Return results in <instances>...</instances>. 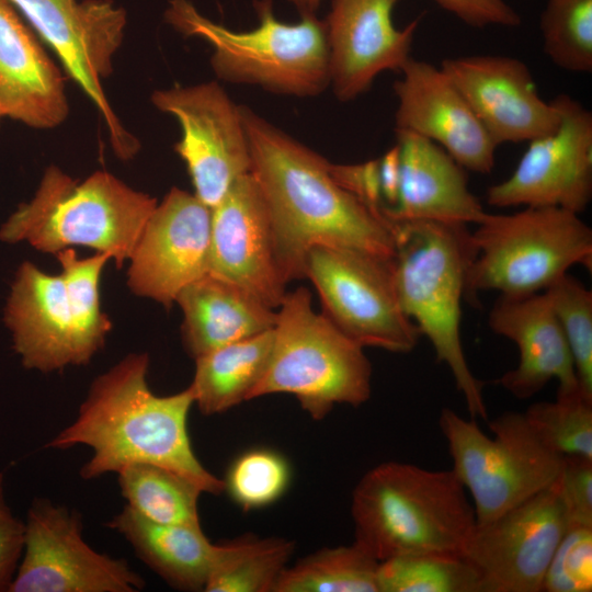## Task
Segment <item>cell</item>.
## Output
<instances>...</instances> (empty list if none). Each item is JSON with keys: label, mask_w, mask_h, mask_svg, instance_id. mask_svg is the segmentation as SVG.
I'll return each mask as SVG.
<instances>
[{"label": "cell", "mask_w": 592, "mask_h": 592, "mask_svg": "<svg viewBox=\"0 0 592 592\" xmlns=\"http://www.w3.org/2000/svg\"><path fill=\"white\" fill-rule=\"evenodd\" d=\"M251 167L275 232L287 283L305 278L314 247L396 254L390 223L341 187L329 161L247 106L240 105Z\"/></svg>", "instance_id": "6da1fadb"}, {"label": "cell", "mask_w": 592, "mask_h": 592, "mask_svg": "<svg viewBox=\"0 0 592 592\" xmlns=\"http://www.w3.org/2000/svg\"><path fill=\"white\" fill-rule=\"evenodd\" d=\"M148 367L146 353H132L98 376L75 421L47 446H89L92 457L80 469L87 480L151 464L183 476L202 492L221 493L224 480L202 465L190 441L186 423L194 405L190 388L157 396L148 386Z\"/></svg>", "instance_id": "7a4b0ae2"}, {"label": "cell", "mask_w": 592, "mask_h": 592, "mask_svg": "<svg viewBox=\"0 0 592 592\" xmlns=\"http://www.w3.org/2000/svg\"><path fill=\"white\" fill-rule=\"evenodd\" d=\"M355 539L378 562L412 554H457L477 525L466 489L451 470L387 462L353 490Z\"/></svg>", "instance_id": "3957f363"}, {"label": "cell", "mask_w": 592, "mask_h": 592, "mask_svg": "<svg viewBox=\"0 0 592 592\" xmlns=\"http://www.w3.org/2000/svg\"><path fill=\"white\" fill-rule=\"evenodd\" d=\"M396 238L394 280L405 314L451 371L473 419L488 420L483 384L471 372L462 344V301L477 254L468 225L391 221Z\"/></svg>", "instance_id": "277c9868"}, {"label": "cell", "mask_w": 592, "mask_h": 592, "mask_svg": "<svg viewBox=\"0 0 592 592\" xmlns=\"http://www.w3.org/2000/svg\"><path fill=\"white\" fill-rule=\"evenodd\" d=\"M55 255L59 275L30 261L19 266L3 315L23 366L43 373L88 364L112 329L99 292L111 258L102 252L79 258L72 248Z\"/></svg>", "instance_id": "5b68a950"}, {"label": "cell", "mask_w": 592, "mask_h": 592, "mask_svg": "<svg viewBox=\"0 0 592 592\" xmlns=\"http://www.w3.org/2000/svg\"><path fill=\"white\" fill-rule=\"evenodd\" d=\"M157 204L155 197L106 171L78 181L50 166L33 198L2 224L0 240L26 242L54 254L76 246L88 247L106 253L122 267Z\"/></svg>", "instance_id": "8992f818"}, {"label": "cell", "mask_w": 592, "mask_h": 592, "mask_svg": "<svg viewBox=\"0 0 592 592\" xmlns=\"http://www.w3.org/2000/svg\"><path fill=\"white\" fill-rule=\"evenodd\" d=\"M254 10L258 26L242 32L206 18L190 0H169L164 18L178 32L212 46V68L224 81L299 98L323 92L330 83L323 21L300 15L285 23L275 16L273 0H254Z\"/></svg>", "instance_id": "52a82bcc"}, {"label": "cell", "mask_w": 592, "mask_h": 592, "mask_svg": "<svg viewBox=\"0 0 592 592\" xmlns=\"http://www.w3.org/2000/svg\"><path fill=\"white\" fill-rule=\"evenodd\" d=\"M277 309L270 360L249 400L288 394L317 421L337 403H365L372 365L364 348L314 310L306 287L287 292Z\"/></svg>", "instance_id": "ba28073f"}, {"label": "cell", "mask_w": 592, "mask_h": 592, "mask_svg": "<svg viewBox=\"0 0 592 592\" xmlns=\"http://www.w3.org/2000/svg\"><path fill=\"white\" fill-rule=\"evenodd\" d=\"M471 235L477 254L466 298L483 291L542 293L573 265L592 269V229L567 209L526 206L512 214L486 213Z\"/></svg>", "instance_id": "9c48e42d"}, {"label": "cell", "mask_w": 592, "mask_h": 592, "mask_svg": "<svg viewBox=\"0 0 592 592\" xmlns=\"http://www.w3.org/2000/svg\"><path fill=\"white\" fill-rule=\"evenodd\" d=\"M488 424L493 437L475 419L465 420L449 408L439 418L452 470L473 498L477 524L498 519L549 487L563 463L539 440L524 412L506 411Z\"/></svg>", "instance_id": "30bf717a"}, {"label": "cell", "mask_w": 592, "mask_h": 592, "mask_svg": "<svg viewBox=\"0 0 592 592\" xmlns=\"http://www.w3.org/2000/svg\"><path fill=\"white\" fill-rule=\"evenodd\" d=\"M305 278L318 293L321 312L362 348L409 353L417 346L421 333L399 303L394 259L314 247L306 257Z\"/></svg>", "instance_id": "8fae6325"}, {"label": "cell", "mask_w": 592, "mask_h": 592, "mask_svg": "<svg viewBox=\"0 0 592 592\" xmlns=\"http://www.w3.org/2000/svg\"><path fill=\"white\" fill-rule=\"evenodd\" d=\"M54 49L69 76L102 115L112 147L132 158L138 141L114 114L102 87L122 44L126 12L112 0H9Z\"/></svg>", "instance_id": "7c38bea8"}, {"label": "cell", "mask_w": 592, "mask_h": 592, "mask_svg": "<svg viewBox=\"0 0 592 592\" xmlns=\"http://www.w3.org/2000/svg\"><path fill=\"white\" fill-rule=\"evenodd\" d=\"M23 553L9 592H136L144 579L124 559L91 548L78 511L36 499L24 522Z\"/></svg>", "instance_id": "4fadbf2b"}, {"label": "cell", "mask_w": 592, "mask_h": 592, "mask_svg": "<svg viewBox=\"0 0 592 592\" xmlns=\"http://www.w3.org/2000/svg\"><path fill=\"white\" fill-rule=\"evenodd\" d=\"M151 102L179 122L181 139L174 150L186 166L194 195L215 207L240 177L250 173L240 105L214 81L157 90Z\"/></svg>", "instance_id": "5bb4252c"}, {"label": "cell", "mask_w": 592, "mask_h": 592, "mask_svg": "<svg viewBox=\"0 0 592 592\" xmlns=\"http://www.w3.org/2000/svg\"><path fill=\"white\" fill-rule=\"evenodd\" d=\"M560 123L528 141L512 174L487 191L494 207H558L581 214L592 198V113L561 93Z\"/></svg>", "instance_id": "9a60e30c"}, {"label": "cell", "mask_w": 592, "mask_h": 592, "mask_svg": "<svg viewBox=\"0 0 592 592\" xmlns=\"http://www.w3.org/2000/svg\"><path fill=\"white\" fill-rule=\"evenodd\" d=\"M567 528L557 478L498 519L477 524L463 556L480 574V592H540Z\"/></svg>", "instance_id": "2e32d148"}, {"label": "cell", "mask_w": 592, "mask_h": 592, "mask_svg": "<svg viewBox=\"0 0 592 592\" xmlns=\"http://www.w3.org/2000/svg\"><path fill=\"white\" fill-rule=\"evenodd\" d=\"M212 208L172 187L149 216L129 258L127 285L166 308L208 273Z\"/></svg>", "instance_id": "e0dca14e"}, {"label": "cell", "mask_w": 592, "mask_h": 592, "mask_svg": "<svg viewBox=\"0 0 592 592\" xmlns=\"http://www.w3.org/2000/svg\"><path fill=\"white\" fill-rule=\"evenodd\" d=\"M208 273L277 309L287 291L273 225L250 173L212 208Z\"/></svg>", "instance_id": "ac0fdd59"}, {"label": "cell", "mask_w": 592, "mask_h": 592, "mask_svg": "<svg viewBox=\"0 0 592 592\" xmlns=\"http://www.w3.org/2000/svg\"><path fill=\"white\" fill-rule=\"evenodd\" d=\"M442 70L497 146L530 141L555 130L560 111L543 100L528 66L502 55L445 58Z\"/></svg>", "instance_id": "d6986e66"}, {"label": "cell", "mask_w": 592, "mask_h": 592, "mask_svg": "<svg viewBox=\"0 0 592 592\" xmlns=\"http://www.w3.org/2000/svg\"><path fill=\"white\" fill-rule=\"evenodd\" d=\"M399 0H332L323 21L329 61V86L341 102L369 90L386 70H398L411 57L420 20L395 26Z\"/></svg>", "instance_id": "ffe728a7"}, {"label": "cell", "mask_w": 592, "mask_h": 592, "mask_svg": "<svg viewBox=\"0 0 592 592\" xmlns=\"http://www.w3.org/2000/svg\"><path fill=\"white\" fill-rule=\"evenodd\" d=\"M400 72L395 129L434 141L466 170L490 173L498 146L442 68L410 57Z\"/></svg>", "instance_id": "44dd1931"}, {"label": "cell", "mask_w": 592, "mask_h": 592, "mask_svg": "<svg viewBox=\"0 0 592 592\" xmlns=\"http://www.w3.org/2000/svg\"><path fill=\"white\" fill-rule=\"evenodd\" d=\"M488 325L519 349L517 366L497 380L512 396L532 398L553 378L558 382L557 395L581 391L569 345L544 292L500 295L489 311Z\"/></svg>", "instance_id": "7402d4cb"}, {"label": "cell", "mask_w": 592, "mask_h": 592, "mask_svg": "<svg viewBox=\"0 0 592 592\" xmlns=\"http://www.w3.org/2000/svg\"><path fill=\"white\" fill-rule=\"evenodd\" d=\"M395 133L400 187L397 204L384 206L389 223L478 224L487 212L469 189L467 170L434 141L409 130Z\"/></svg>", "instance_id": "603a6c76"}, {"label": "cell", "mask_w": 592, "mask_h": 592, "mask_svg": "<svg viewBox=\"0 0 592 592\" xmlns=\"http://www.w3.org/2000/svg\"><path fill=\"white\" fill-rule=\"evenodd\" d=\"M0 105L33 128L56 127L69 113L60 70L9 0H0Z\"/></svg>", "instance_id": "cb8c5ba5"}, {"label": "cell", "mask_w": 592, "mask_h": 592, "mask_svg": "<svg viewBox=\"0 0 592 592\" xmlns=\"http://www.w3.org/2000/svg\"><path fill=\"white\" fill-rule=\"evenodd\" d=\"M175 303L183 312L182 343L194 360L272 330L276 321V309L210 273L186 285Z\"/></svg>", "instance_id": "d4e9b609"}, {"label": "cell", "mask_w": 592, "mask_h": 592, "mask_svg": "<svg viewBox=\"0 0 592 592\" xmlns=\"http://www.w3.org/2000/svg\"><path fill=\"white\" fill-rule=\"evenodd\" d=\"M133 547L135 555L169 585L204 591L216 544L202 527L151 522L125 505L107 524Z\"/></svg>", "instance_id": "484cf974"}, {"label": "cell", "mask_w": 592, "mask_h": 592, "mask_svg": "<svg viewBox=\"0 0 592 592\" xmlns=\"http://www.w3.org/2000/svg\"><path fill=\"white\" fill-rule=\"evenodd\" d=\"M273 338L272 329L195 358L189 388L203 414L223 413L249 400L267 366Z\"/></svg>", "instance_id": "4316f807"}, {"label": "cell", "mask_w": 592, "mask_h": 592, "mask_svg": "<svg viewBox=\"0 0 592 592\" xmlns=\"http://www.w3.org/2000/svg\"><path fill=\"white\" fill-rule=\"evenodd\" d=\"M283 537L241 536L216 544L206 592H273L294 553Z\"/></svg>", "instance_id": "83f0119b"}, {"label": "cell", "mask_w": 592, "mask_h": 592, "mask_svg": "<svg viewBox=\"0 0 592 592\" xmlns=\"http://www.w3.org/2000/svg\"><path fill=\"white\" fill-rule=\"evenodd\" d=\"M127 506L159 524L202 527L198 498L202 490L189 479L151 464H134L117 473Z\"/></svg>", "instance_id": "f1b7e54d"}, {"label": "cell", "mask_w": 592, "mask_h": 592, "mask_svg": "<svg viewBox=\"0 0 592 592\" xmlns=\"http://www.w3.org/2000/svg\"><path fill=\"white\" fill-rule=\"evenodd\" d=\"M378 563L355 542L322 548L286 567L273 592H379Z\"/></svg>", "instance_id": "f546056e"}, {"label": "cell", "mask_w": 592, "mask_h": 592, "mask_svg": "<svg viewBox=\"0 0 592 592\" xmlns=\"http://www.w3.org/2000/svg\"><path fill=\"white\" fill-rule=\"evenodd\" d=\"M379 592H480V574L463 555L412 554L378 563Z\"/></svg>", "instance_id": "4dcf8cb0"}, {"label": "cell", "mask_w": 592, "mask_h": 592, "mask_svg": "<svg viewBox=\"0 0 592 592\" xmlns=\"http://www.w3.org/2000/svg\"><path fill=\"white\" fill-rule=\"evenodd\" d=\"M539 27L544 52L555 66L592 71V0H547Z\"/></svg>", "instance_id": "1f68e13d"}, {"label": "cell", "mask_w": 592, "mask_h": 592, "mask_svg": "<svg viewBox=\"0 0 592 592\" xmlns=\"http://www.w3.org/2000/svg\"><path fill=\"white\" fill-rule=\"evenodd\" d=\"M539 440L558 455L592 458V399L581 391L557 395L524 412Z\"/></svg>", "instance_id": "d6a6232c"}, {"label": "cell", "mask_w": 592, "mask_h": 592, "mask_svg": "<svg viewBox=\"0 0 592 592\" xmlns=\"http://www.w3.org/2000/svg\"><path fill=\"white\" fill-rule=\"evenodd\" d=\"M544 293L569 345L581 391L592 399V292L568 272Z\"/></svg>", "instance_id": "836d02e7"}, {"label": "cell", "mask_w": 592, "mask_h": 592, "mask_svg": "<svg viewBox=\"0 0 592 592\" xmlns=\"http://www.w3.org/2000/svg\"><path fill=\"white\" fill-rule=\"evenodd\" d=\"M289 478V465L281 454L255 448L241 454L230 465L224 491L243 510H254L278 500Z\"/></svg>", "instance_id": "e575fe53"}, {"label": "cell", "mask_w": 592, "mask_h": 592, "mask_svg": "<svg viewBox=\"0 0 592 592\" xmlns=\"http://www.w3.org/2000/svg\"><path fill=\"white\" fill-rule=\"evenodd\" d=\"M592 590V526H568L543 580L545 592Z\"/></svg>", "instance_id": "d590c367"}, {"label": "cell", "mask_w": 592, "mask_h": 592, "mask_svg": "<svg viewBox=\"0 0 592 592\" xmlns=\"http://www.w3.org/2000/svg\"><path fill=\"white\" fill-rule=\"evenodd\" d=\"M558 481L568 526H592V458L563 457Z\"/></svg>", "instance_id": "8d00e7d4"}, {"label": "cell", "mask_w": 592, "mask_h": 592, "mask_svg": "<svg viewBox=\"0 0 592 592\" xmlns=\"http://www.w3.org/2000/svg\"><path fill=\"white\" fill-rule=\"evenodd\" d=\"M25 524L14 515L5 498L4 477L0 473V592H9L24 546Z\"/></svg>", "instance_id": "74e56055"}, {"label": "cell", "mask_w": 592, "mask_h": 592, "mask_svg": "<svg viewBox=\"0 0 592 592\" xmlns=\"http://www.w3.org/2000/svg\"><path fill=\"white\" fill-rule=\"evenodd\" d=\"M462 22L475 26L515 27L522 22L519 12L504 0H434Z\"/></svg>", "instance_id": "f35d334b"}, {"label": "cell", "mask_w": 592, "mask_h": 592, "mask_svg": "<svg viewBox=\"0 0 592 592\" xmlns=\"http://www.w3.org/2000/svg\"><path fill=\"white\" fill-rule=\"evenodd\" d=\"M329 170L341 187L372 210L384 215L378 159L355 164L329 163Z\"/></svg>", "instance_id": "ab89813d"}, {"label": "cell", "mask_w": 592, "mask_h": 592, "mask_svg": "<svg viewBox=\"0 0 592 592\" xmlns=\"http://www.w3.org/2000/svg\"><path fill=\"white\" fill-rule=\"evenodd\" d=\"M378 171L383 202L391 208L398 202L400 187V152L397 144L378 159Z\"/></svg>", "instance_id": "60d3db41"}, {"label": "cell", "mask_w": 592, "mask_h": 592, "mask_svg": "<svg viewBox=\"0 0 592 592\" xmlns=\"http://www.w3.org/2000/svg\"><path fill=\"white\" fill-rule=\"evenodd\" d=\"M293 4L300 15H317V11L322 0H287Z\"/></svg>", "instance_id": "b9f144b4"}, {"label": "cell", "mask_w": 592, "mask_h": 592, "mask_svg": "<svg viewBox=\"0 0 592 592\" xmlns=\"http://www.w3.org/2000/svg\"><path fill=\"white\" fill-rule=\"evenodd\" d=\"M3 116H4V115H3V112H2V109H1V105H0V121H1V118H2Z\"/></svg>", "instance_id": "7bdbcfd3"}]
</instances>
